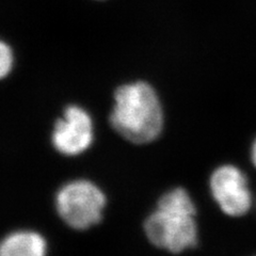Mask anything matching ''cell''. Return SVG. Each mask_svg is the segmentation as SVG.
Instances as JSON below:
<instances>
[{
    "mask_svg": "<svg viewBox=\"0 0 256 256\" xmlns=\"http://www.w3.org/2000/svg\"><path fill=\"white\" fill-rule=\"evenodd\" d=\"M196 214L187 191L175 188L159 198L157 210L144 223L146 234L157 248L180 253L196 244Z\"/></svg>",
    "mask_w": 256,
    "mask_h": 256,
    "instance_id": "7a4b0ae2",
    "label": "cell"
},
{
    "mask_svg": "<svg viewBox=\"0 0 256 256\" xmlns=\"http://www.w3.org/2000/svg\"><path fill=\"white\" fill-rule=\"evenodd\" d=\"M12 52L4 42L0 43V76L4 78L12 68Z\"/></svg>",
    "mask_w": 256,
    "mask_h": 256,
    "instance_id": "52a82bcc",
    "label": "cell"
},
{
    "mask_svg": "<svg viewBox=\"0 0 256 256\" xmlns=\"http://www.w3.org/2000/svg\"><path fill=\"white\" fill-rule=\"evenodd\" d=\"M252 162H253V164L256 166V140L252 146Z\"/></svg>",
    "mask_w": 256,
    "mask_h": 256,
    "instance_id": "ba28073f",
    "label": "cell"
},
{
    "mask_svg": "<svg viewBox=\"0 0 256 256\" xmlns=\"http://www.w3.org/2000/svg\"><path fill=\"white\" fill-rule=\"evenodd\" d=\"M93 140L92 120L78 106H68L64 116L57 120L52 136L54 148L64 155H78L91 146Z\"/></svg>",
    "mask_w": 256,
    "mask_h": 256,
    "instance_id": "5b68a950",
    "label": "cell"
},
{
    "mask_svg": "<svg viewBox=\"0 0 256 256\" xmlns=\"http://www.w3.org/2000/svg\"><path fill=\"white\" fill-rule=\"evenodd\" d=\"M46 251L44 238L34 232H15L0 246L2 256H42Z\"/></svg>",
    "mask_w": 256,
    "mask_h": 256,
    "instance_id": "8992f818",
    "label": "cell"
},
{
    "mask_svg": "<svg viewBox=\"0 0 256 256\" xmlns=\"http://www.w3.org/2000/svg\"><path fill=\"white\" fill-rule=\"evenodd\" d=\"M106 196L89 180H74L63 186L56 196L62 220L75 230H86L102 219Z\"/></svg>",
    "mask_w": 256,
    "mask_h": 256,
    "instance_id": "3957f363",
    "label": "cell"
},
{
    "mask_svg": "<svg viewBox=\"0 0 256 256\" xmlns=\"http://www.w3.org/2000/svg\"><path fill=\"white\" fill-rule=\"evenodd\" d=\"M110 123L123 138L132 143L155 140L164 123L162 105L155 90L144 82L118 86L114 92Z\"/></svg>",
    "mask_w": 256,
    "mask_h": 256,
    "instance_id": "6da1fadb",
    "label": "cell"
},
{
    "mask_svg": "<svg viewBox=\"0 0 256 256\" xmlns=\"http://www.w3.org/2000/svg\"><path fill=\"white\" fill-rule=\"evenodd\" d=\"M210 190L224 214L239 217L250 210L252 198L246 178L234 166H222L212 173Z\"/></svg>",
    "mask_w": 256,
    "mask_h": 256,
    "instance_id": "277c9868",
    "label": "cell"
}]
</instances>
